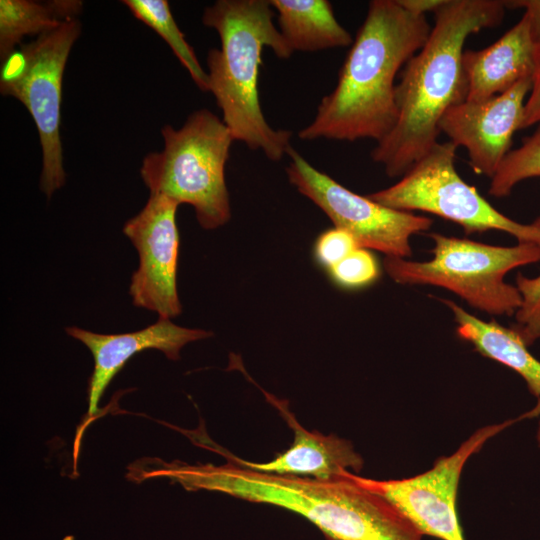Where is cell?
<instances>
[{"instance_id":"1","label":"cell","mask_w":540,"mask_h":540,"mask_svg":"<svg viewBox=\"0 0 540 540\" xmlns=\"http://www.w3.org/2000/svg\"><path fill=\"white\" fill-rule=\"evenodd\" d=\"M223 465L152 458L147 478L166 477L187 490L217 491L278 506L314 524L327 540H422L423 535L383 497L348 472L334 480L265 473L224 456Z\"/></svg>"},{"instance_id":"2","label":"cell","mask_w":540,"mask_h":540,"mask_svg":"<svg viewBox=\"0 0 540 540\" xmlns=\"http://www.w3.org/2000/svg\"><path fill=\"white\" fill-rule=\"evenodd\" d=\"M430 31L426 15L409 12L398 0L370 1L335 88L321 99L314 119L298 137L351 142L384 138L398 116L396 76Z\"/></svg>"},{"instance_id":"3","label":"cell","mask_w":540,"mask_h":540,"mask_svg":"<svg viewBox=\"0 0 540 540\" xmlns=\"http://www.w3.org/2000/svg\"><path fill=\"white\" fill-rule=\"evenodd\" d=\"M505 1L444 0L423 47L401 71L396 85L397 121L371 152L389 177L404 175L436 143L446 111L466 100L462 67L467 38L502 22Z\"/></svg>"},{"instance_id":"4","label":"cell","mask_w":540,"mask_h":540,"mask_svg":"<svg viewBox=\"0 0 540 540\" xmlns=\"http://www.w3.org/2000/svg\"><path fill=\"white\" fill-rule=\"evenodd\" d=\"M269 0H218L207 6L202 23L219 35L221 48L207 56L209 91L222 111L234 140L280 160L291 147L292 132L267 122L259 98L264 48L281 59L294 53L274 24Z\"/></svg>"},{"instance_id":"5","label":"cell","mask_w":540,"mask_h":540,"mask_svg":"<svg viewBox=\"0 0 540 540\" xmlns=\"http://www.w3.org/2000/svg\"><path fill=\"white\" fill-rule=\"evenodd\" d=\"M164 148L145 156L140 175L150 194L191 205L202 228L230 220L225 165L235 141L226 124L208 109L190 114L180 129L165 125Z\"/></svg>"},{"instance_id":"6","label":"cell","mask_w":540,"mask_h":540,"mask_svg":"<svg viewBox=\"0 0 540 540\" xmlns=\"http://www.w3.org/2000/svg\"><path fill=\"white\" fill-rule=\"evenodd\" d=\"M429 236L434 243L429 260L385 257L384 268L393 281L442 287L484 313L515 315L522 298L505 276L515 268L540 262V245L496 246L440 233Z\"/></svg>"},{"instance_id":"7","label":"cell","mask_w":540,"mask_h":540,"mask_svg":"<svg viewBox=\"0 0 540 540\" xmlns=\"http://www.w3.org/2000/svg\"><path fill=\"white\" fill-rule=\"evenodd\" d=\"M81 33L77 18L21 44L1 69L0 91L19 100L32 116L42 147L40 188L49 198L65 183L60 138L61 88L65 65Z\"/></svg>"},{"instance_id":"8","label":"cell","mask_w":540,"mask_h":540,"mask_svg":"<svg viewBox=\"0 0 540 540\" xmlns=\"http://www.w3.org/2000/svg\"><path fill=\"white\" fill-rule=\"evenodd\" d=\"M457 147L436 143L394 185L368 195L401 211H422L460 225L466 234L498 230L518 242L540 245V229L519 223L496 210L455 168Z\"/></svg>"},{"instance_id":"9","label":"cell","mask_w":540,"mask_h":540,"mask_svg":"<svg viewBox=\"0 0 540 540\" xmlns=\"http://www.w3.org/2000/svg\"><path fill=\"white\" fill-rule=\"evenodd\" d=\"M287 155L289 182L318 206L336 228L349 232L361 248L407 259L412 256L411 236L428 230L433 223L428 217L395 210L350 191L312 166L292 146Z\"/></svg>"},{"instance_id":"10","label":"cell","mask_w":540,"mask_h":540,"mask_svg":"<svg viewBox=\"0 0 540 540\" xmlns=\"http://www.w3.org/2000/svg\"><path fill=\"white\" fill-rule=\"evenodd\" d=\"M539 414L540 408L536 406L516 419L478 429L453 454L438 458L431 469L414 477L380 481L354 474V479L391 503L422 535L441 540H464L456 499L466 461L512 423Z\"/></svg>"},{"instance_id":"11","label":"cell","mask_w":540,"mask_h":540,"mask_svg":"<svg viewBox=\"0 0 540 540\" xmlns=\"http://www.w3.org/2000/svg\"><path fill=\"white\" fill-rule=\"evenodd\" d=\"M178 206L166 196L150 194L143 209L123 226L139 256L129 287L132 303L170 320L182 311L176 286Z\"/></svg>"},{"instance_id":"12","label":"cell","mask_w":540,"mask_h":540,"mask_svg":"<svg viewBox=\"0 0 540 540\" xmlns=\"http://www.w3.org/2000/svg\"><path fill=\"white\" fill-rule=\"evenodd\" d=\"M532 78H525L504 93L449 108L439 123L457 148L464 147L477 174L490 178L511 150L513 135L522 129L525 103Z\"/></svg>"},{"instance_id":"13","label":"cell","mask_w":540,"mask_h":540,"mask_svg":"<svg viewBox=\"0 0 540 540\" xmlns=\"http://www.w3.org/2000/svg\"><path fill=\"white\" fill-rule=\"evenodd\" d=\"M260 390L294 433L293 443L286 451L277 454L268 462L257 463L229 453L214 444L209 437L205 438V433L200 436L196 431L193 432L196 443L227 456L244 467L265 473L334 480L348 472L357 474L361 471L363 459L355 452L349 440L335 434L324 435L319 431H308L290 411L286 400L279 399L261 388Z\"/></svg>"},{"instance_id":"14","label":"cell","mask_w":540,"mask_h":540,"mask_svg":"<svg viewBox=\"0 0 540 540\" xmlns=\"http://www.w3.org/2000/svg\"><path fill=\"white\" fill-rule=\"evenodd\" d=\"M65 331L82 342L94 359L88 384V417L99 411V401L106 388L135 354L156 349L168 359L178 360L183 346L212 336L210 331L181 327L164 318L144 329L123 334H99L76 326L66 327Z\"/></svg>"},{"instance_id":"15","label":"cell","mask_w":540,"mask_h":540,"mask_svg":"<svg viewBox=\"0 0 540 540\" xmlns=\"http://www.w3.org/2000/svg\"><path fill=\"white\" fill-rule=\"evenodd\" d=\"M462 67L468 101H481L506 92L525 78H532L535 45L529 15L497 41L480 50H465Z\"/></svg>"},{"instance_id":"16","label":"cell","mask_w":540,"mask_h":540,"mask_svg":"<svg viewBox=\"0 0 540 540\" xmlns=\"http://www.w3.org/2000/svg\"><path fill=\"white\" fill-rule=\"evenodd\" d=\"M439 300L452 312L457 335L483 356L519 374L540 402V361L530 353L521 337L511 327L495 320H481L452 300ZM537 440L540 444V424Z\"/></svg>"},{"instance_id":"17","label":"cell","mask_w":540,"mask_h":540,"mask_svg":"<svg viewBox=\"0 0 540 540\" xmlns=\"http://www.w3.org/2000/svg\"><path fill=\"white\" fill-rule=\"evenodd\" d=\"M279 31L293 52L348 47L351 34L338 22L328 0H269Z\"/></svg>"},{"instance_id":"18","label":"cell","mask_w":540,"mask_h":540,"mask_svg":"<svg viewBox=\"0 0 540 540\" xmlns=\"http://www.w3.org/2000/svg\"><path fill=\"white\" fill-rule=\"evenodd\" d=\"M79 0H0V59L3 63L25 36L41 35L82 11Z\"/></svg>"},{"instance_id":"19","label":"cell","mask_w":540,"mask_h":540,"mask_svg":"<svg viewBox=\"0 0 540 540\" xmlns=\"http://www.w3.org/2000/svg\"><path fill=\"white\" fill-rule=\"evenodd\" d=\"M131 13L153 29L172 49L192 80L203 92H209L208 73L203 70L194 49L177 26L166 0H124Z\"/></svg>"},{"instance_id":"20","label":"cell","mask_w":540,"mask_h":540,"mask_svg":"<svg viewBox=\"0 0 540 540\" xmlns=\"http://www.w3.org/2000/svg\"><path fill=\"white\" fill-rule=\"evenodd\" d=\"M534 177H540V123L533 134L506 155L491 178L489 194L506 197L518 183Z\"/></svg>"},{"instance_id":"21","label":"cell","mask_w":540,"mask_h":540,"mask_svg":"<svg viewBox=\"0 0 540 540\" xmlns=\"http://www.w3.org/2000/svg\"><path fill=\"white\" fill-rule=\"evenodd\" d=\"M532 224L540 229V216ZM515 285L520 292L522 302L514 315L515 322L511 328L529 346L540 338V274L535 277H526L518 273Z\"/></svg>"},{"instance_id":"22","label":"cell","mask_w":540,"mask_h":540,"mask_svg":"<svg viewBox=\"0 0 540 540\" xmlns=\"http://www.w3.org/2000/svg\"><path fill=\"white\" fill-rule=\"evenodd\" d=\"M332 281L346 289L368 286L380 275L375 256L365 248H357L343 260L328 269Z\"/></svg>"},{"instance_id":"23","label":"cell","mask_w":540,"mask_h":540,"mask_svg":"<svg viewBox=\"0 0 540 540\" xmlns=\"http://www.w3.org/2000/svg\"><path fill=\"white\" fill-rule=\"evenodd\" d=\"M508 8H522L531 20L535 45L532 87L525 103L522 129L540 123V0L505 1Z\"/></svg>"},{"instance_id":"24","label":"cell","mask_w":540,"mask_h":540,"mask_svg":"<svg viewBox=\"0 0 540 540\" xmlns=\"http://www.w3.org/2000/svg\"><path fill=\"white\" fill-rule=\"evenodd\" d=\"M357 248L359 245L349 232L334 227L317 238L314 256L316 261L328 270Z\"/></svg>"},{"instance_id":"25","label":"cell","mask_w":540,"mask_h":540,"mask_svg":"<svg viewBox=\"0 0 540 540\" xmlns=\"http://www.w3.org/2000/svg\"><path fill=\"white\" fill-rule=\"evenodd\" d=\"M444 0H398V2L409 12L416 15H426L433 12L443 3Z\"/></svg>"}]
</instances>
